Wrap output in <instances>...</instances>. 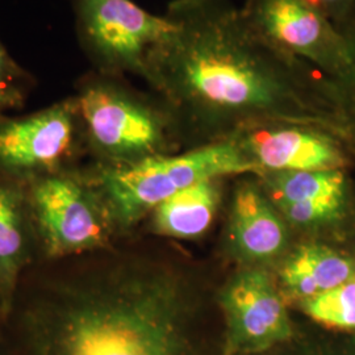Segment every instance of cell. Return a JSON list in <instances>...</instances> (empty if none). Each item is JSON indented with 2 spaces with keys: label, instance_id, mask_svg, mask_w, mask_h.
I'll return each instance as SVG.
<instances>
[{
  "label": "cell",
  "instance_id": "12",
  "mask_svg": "<svg viewBox=\"0 0 355 355\" xmlns=\"http://www.w3.org/2000/svg\"><path fill=\"white\" fill-rule=\"evenodd\" d=\"M233 240L242 254L267 259L280 253L286 228L271 205L252 186H242L233 205Z\"/></svg>",
  "mask_w": 355,
  "mask_h": 355
},
{
  "label": "cell",
  "instance_id": "8",
  "mask_svg": "<svg viewBox=\"0 0 355 355\" xmlns=\"http://www.w3.org/2000/svg\"><path fill=\"white\" fill-rule=\"evenodd\" d=\"M83 130L76 98L19 119H0V171L10 175L57 174L71 158Z\"/></svg>",
  "mask_w": 355,
  "mask_h": 355
},
{
  "label": "cell",
  "instance_id": "19",
  "mask_svg": "<svg viewBox=\"0 0 355 355\" xmlns=\"http://www.w3.org/2000/svg\"><path fill=\"white\" fill-rule=\"evenodd\" d=\"M324 13L336 26H340L355 11V0H304Z\"/></svg>",
  "mask_w": 355,
  "mask_h": 355
},
{
  "label": "cell",
  "instance_id": "7",
  "mask_svg": "<svg viewBox=\"0 0 355 355\" xmlns=\"http://www.w3.org/2000/svg\"><path fill=\"white\" fill-rule=\"evenodd\" d=\"M31 207L51 257L91 250L107 240L105 208L76 178L62 174L38 178L31 191Z\"/></svg>",
  "mask_w": 355,
  "mask_h": 355
},
{
  "label": "cell",
  "instance_id": "14",
  "mask_svg": "<svg viewBox=\"0 0 355 355\" xmlns=\"http://www.w3.org/2000/svg\"><path fill=\"white\" fill-rule=\"evenodd\" d=\"M215 180L195 183L159 204L154 209L157 229L178 239H191L204 233L214 220L218 202Z\"/></svg>",
  "mask_w": 355,
  "mask_h": 355
},
{
  "label": "cell",
  "instance_id": "4",
  "mask_svg": "<svg viewBox=\"0 0 355 355\" xmlns=\"http://www.w3.org/2000/svg\"><path fill=\"white\" fill-rule=\"evenodd\" d=\"M76 101L91 148L112 165L167 154L171 114L130 89L123 78L89 74Z\"/></svg>",
  "mask_w": 355,
  "mask_h": 355
},
{
  "label": "cell",
  "instance_id": "16",
  "mask_svg": "<svg viewBox=\"0 0 355 355\" xmlns=\"http://www.w3.org/2000/svg\"><path fill=\"white\" fill-rule=\"evenodd\" d=\"M305 312L320 324L355 329V279L304 300Z\"/></svg>",
  "mask_w": 355,
  "mask_h": 355
},
{
  "label": "cell",
  "instance_id": "3",
  "mask_svg": "<svg viewBox=\"0 0 355 355\" xmlns=\"http://www.w3.org/2000/svg\"><path fill=\"white\" fill-rule=\"evenodd\" d=\"M261 173L233 139L200 145L182 154H159L104 167L99 184L123 224H132L179 191L227 175Z\"/></svg>",
  "mask_w": 355,
  "mask_h": 355
},
{
  "label": "cell",
  "instance_id": "13",
  "mask_svg": "<svg viewBox=\"0 0 355 355\" xmlns=\"http://www.w3.org/2000/svg\"><path fill=\"white\" fill-rule=\"evenodd\" d=\"M282 278L292 293L305 300L354 280L355 266L324 246H304L287 261Z\"/></svg>",
  "mask_w": 355,
  "mask_h": 355
},
{
  "label": "cell",
  "instance_id": "9",
  "mask_svg": "<svg viewBox=\"0 0 355 355\" xmlns=\"http://www.w3.org/2000/svg\"><path fill=\"white\" fill-rule=\"evenodd\" d=\"M259 171L293 173L341 168V145L309 124L272 120L242 128L232 137Z\"/></svg>",
  "mask_w": 355,
  "mask_h": 355
},
{
  "label": "cell",
  "instance_id": "15",
  "mask_svg": "<svg viewBox=\"0 0 355 355\" xmlns=\"http://www.w3.org/2000/svg\"><path fill=\"white\" fill-rule=\"evenodd\" d=\"M26 255L23 203L16 191L0 184V297L11 304L17 275Z\"/></svg>",
  "mask_w": 355,
  "mask_h": 355
},
{
  "label": "cell",
  "instance_id": "11",
  "mask_svg": "<svg viewBox=\"0 0 355 355\" xmlns=\"http://www.w3.org/2000/svg\"><path fill=\"white\" fill-rule=\"evenodd\" d=\"M272 189L277 203L288 220L309 225L338 214L345 177L341 168L277 173Z\"/></svg>",
  "mask_w": 355,
  "mask_h": 355
},
{
  "label": "cell",
  "instance_id": "10",
  "mask_svg": "<svg viewBox=\"0 0 355 355\" xmlns=\"http://www.w3.org/2000/svg\"><path fill=\"white\" fill-rule=\"evenodd\" d=\"M228 318L229 350H266L291 336L286 305L265 271H243L224 293Z\"/></svg>",
  "mask_w": 355,
  "mask_h": 355
},
{
  "label": "cell",
  "instance_id": "6",
  "mask_svg": "<svg viewBox=\"0 0 355 355\" xmlns=\"http://www.w3.org/2000/svg\"><path fill=\"white\" fill-rule=\"evenodd\" d=\"M242 17L254 33L284 55L337 78L347 64L341 32L304 0H245Z\"/></svg>",
  "mask_w": 355,
  "mask_h": 355
},
{
  "label": "cell",
  "instance_id": "18",
  "mask_svg": "<svg viewBox=\"0 0 355 355\" xmlns=\"http://www.w3.org/2000/svg\"><path fill=\"white\" fill-rule=\"evenodd\" d=\"M337 28L345 40L347 64L341 76L330 78V80L338 107L352 114L355 123V11Z\"/></svg>",
  "mask_w": 355,
  "mask_h": 355
},
{
  "label": "cell",
  "instance_id": "1",
  "mask_svg": "<svg viewBox=\"0 0 355 355\" xmlns=\"http://www.w3.org/2000/svg\"><path fill=\"white\" fill-rule=\"evenodd\" d=\"M165 15L173 32L153 53L145 80L173 114L245 128L308 121L338 107L329 76L267 45L233 0H171Z\"/></svg>",
  "mask_w": 355,
  "mask_h": 355
},
{
  "label": "cell",
  "instance_id": "17",
  "mask_svg": "<svg viewBox=\"0 0 355 355\" xmlns=\"http://www.w3.org/2000/svg\"><path fill=\"white\" fill-rule=\"evenodd\" d=\"M31 76L15 62L0 41V114L23 105Z\"/></svg>",
  "mask_w": 355,
  "mask_h": 355
},
{
  "label": "cell",
  "instance_id": "5",
  "mask_svg": "<svg viewBox=\"0 0 355 355\" xmlns=\"http://www.w3.org/2000/svg\"><path fill=\"white\" fill-rule=\"evenodd\" d=\"M82 48L96 73L145 79L153 53L173 32L171 20L132 0H76Z\"/></svg>",
  "mask_w": 355,
  "mask_h": 355
},
{
  "label": "cell",
  "instance_id": "2",
  "mask_svg": "<svg viewBox=\"0 0 355 355\" xmlns=\"http://www.w3.org/2000/svg\"><path fill=\"white\" fill-rule=\"evenodd\" d=\"M178 296L157 275L71 282L24 318L29 355H182Z\"/></svg>",
  "mask_w": 355,
  "mask_h": 355
}]
</instances>
